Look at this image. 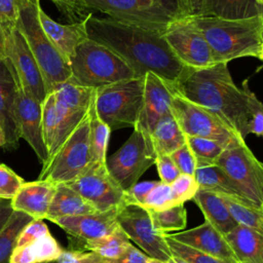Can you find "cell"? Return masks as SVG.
I'll list each match as a JSON object with an SVG mask.
<instances>
[{"label": "cell", "mask_w": 263, "mask_h": 263, "mask_svg": "<svg viewBox=\"0 0 263 263\" xmlns=\"http://www.w3.org/2000/svg\"><path fill=\"white\" fill-rule=\"evenodd\" d=\"M86 33L88 38L118 54L137 77L151 72L177 86L193 70L176 58L162 32L90 13L86 18Z\"/></svg>", "instance_id": "1"}, {"label": "cell", "mask_w": 263, "mask_h": 263, "mask_svg": "<svg viewBox=\"0 0 263 263\" xmlns=\"http://www.w3.org/2000/svg\"><path fill=\"white\" fill-rule=\"evenodd\" d=\"M176 89L189 101L218 115L243 140L249 135V97L238 88L226 63L192 70Z\"/></svg>", "instance_id": "2"}, {"label": "cell", "mask_w": 263, "mask_h": 263, "mask_svg": "<svg viewBox=\"0 0 263 263\" xmlns=\"http://www.w3.org/2000/svg\"><path fill=\"white\" fill-rule=\"evenodd\" d=\"M190 20L208 41L215 64L243 57L258 58L263 43V17L226 20L199 15Z\"/></svg>", "instance_id": "3"}, {"label": "cell", "mask_w": 263, "mask_h": 263, "mask_svg": "<svg viewBox=\"0 0 263 263\" xmlns=\"http://www.w3.org/2000/svg\"><path fill=\"white\" fill-rule=\"evenodd\" d=\"M69 63L71 78L93 89L137 78L134 70L118 54L88 37L76 47Z\"/></svg>", "instance_id": "4"}, {"label": "cell", "mask_w": 263, "mask_h": 263, "mask_svg": "<svg viewBox=\"0 0 263 263\" xmlns=\"http://www.w3.org/2000/svg\"><path fill=\"white\" fill-rule=\"evenodd\" d=\"M39 4L40 0H20V18L16 27L24 35L39 66L49 93L55 85L70 79L72 72L69 61L52 44L40 25Z\"/></svg>", "instance_id": "5"}, {"label": "cell", "mask_w": 263, "mask_h": 263, "mask_svg": "<svg viewBox=\"0 0 263 263\" xmlns=\"http://www.w3.org/2000/svg\"><path fill=\"white\" fill-rule=\"evenodd\" d=\"M144 84L145 76L96 89V111L111 130L137 124L143 106Z\"/></svg>", "instance_id": "6"}, {"label": "cell", "mask_w": 263, "mask_h": 263, "mask_svg": "<svg viewBox=\"0 0 263 263\" xmlns=\"http://www.w3.org/2000/svg\"><path fill=\"white\" fill-rule=\"evenodd\" d=\"M88 10L108 17L164 32L171 23L182 18L174 0H82Z\"/></svg>", "instance_id": "7"}, {"label": "cell", "mask_w": 263, "mask_h": 263, "mask_svg": "<svg viewBox=\"0 0 263 263\" xmlns=\"http://www.w3.org/2000/svg\"><path fill=\"white\" fill-rule=\"evenodd\" d=\"M91 163L88 110L53 158L42 166L38 180L49 181L55 185L67 184L78 178Z\"/></svg>", "instance_id": "8"}, {"label": "cell", "mask_w": 263, "mask_h": 263, "mask_svg": "<svg viewBox=\"0 0 263 263\" xmlns=\"http://www.w3.org/2000/svg\"><path fill=\"white\" fill-rule=\"evenodd\" d=\"M156 156L151 137L135 126L126 142L106 159V165L112 178L126 191L155 163Z\"/></svg>", "instance_id": "9"}, {"label": "cell", "mask_w": 263, "mask_h": 263, "mask_svg": "<svg viewBox=\"0 0 263 263\" xmlns=\"http://www.w3.org/2000/svg\"><path fill=\"white\" fill-rule=\"evenodd\" d=\"M216 164L257 208L263 205V162L256 158L243 139L237 138L228 144Z\"/></svg>", "instance_id": "10"}, {"label": "cell", "mask_w": 263, "mask_h": 263, "mask_svg": "<svg viewBox=\"0 0 263 263\" xmlns=\"http://www.w3.org/2000/svg\"><path fill=\"white\" fill-rule=\"evenodd\" d=\"M171 111L185 136L215 140L224 146L241 138L218 115L189 101L175 86L173 87Z\"/></svg>", "instance_id": "11"}, {"label": "cell", "mask_w": 263, "mask_h": 263, "mask_svg": "<svg viewBox=\"0 0 263 263\" xmlns=\"http://www.w3.org/2000/svg\"><path fill=\"white\" fill-rule=\"evenodd\" d=\"M163 38L184 66L196 70L215 65L208 41L190 17L178 18L171 23L163 32Z\"/></svg>", "instance_id": "12"}, {"label": "cell", "mask_w": 263, "mask_h": 263, "mask_svg": "<svg viewBox=\"0 0 263 263\" xmlns=\"http://www.w3.org/2000/svg\"><path fill=\"white\" fill-rule=\"evenodd\" d=\"M117 223L124 233L150 258L167 262L173 255L162 232L152 224L149 212L138 204L123 203L117 210Z\"/></svg>", "instance_id": "13"}, {"label": "cell", "mask_w": 263, "mask_h": 263, "mask_svg": "<svg viewBox=\"0 0 263 263\" xmlns=\"http://www.w3.org/2000/svg\"><path fill=\"white\" fill-rule=\"evenodd\" d=\"M13 77L15 86L16 118L21 139H24L35 152L40 163L44 165L48 154L42 135V106L25 87L12 63L5 60Z\"/></svg>", "instance_id": "14"}, {"label": "cell", "mask_w": 263, "mask_h": 263, "mask_svg": "<svg viewBox=\"0 0 263 263\" xmlns=\"http://www.w3.org/2000/svg\"><path fill=\"white\" fill-rule=\"evenodd\" d=\"M66 185L92 203L99 212L118 209L124 203V190L112 178L106 163L92 162L84 173Z\"/></svg>", "instance_id": "15"}, {"label": "cell", "mask_w": 263, "mask_h": 263, "mask_svg": "<svg viewBox=\"0 0 263 263\" xmlns=\"http://www.w3.org/2000/svg\"><path fill=\"white\" fill-rule=\"evenodd\" d=\"M6 33V59H8L27 90L42 104L47 90L39 66L17 27L5 31Z\"/></svg>", "instance_id": "16"}, {"label": "cell", "mask_w": 263, "mask_h": 263, "mask_svg": "<svg viewBox=\"0 0 263 263\" xmlns=\"http://www.w3.org/2000/svg\"><path fill=\"white\" fill-rule=\"evenodd\" d=\"M117 210L75 217H59L49 221L60 226L69 235V240L86 241L105 237L119 228Z\"/></svg>", "instance_id": "17"}, {"label": "cell", "mask_w": 263, "mask_h": 263, "mask_svg": "<svg viewBox=\"0 0 263 263\" xmlns=\"http://www.w3.org/2000/svg\"><path fill=\"white\" fill-rule=\"evenodd\" d=\"M173 87L154 73L145 74L143 106L136 127L151 137L158 120L171 112Z\"/></svg>", "instance_id": "18"}, {"label": "cell", "mask_w": 263, "mask_h": 263, "mask_svg": "<svg viewBox=\"0 0 263 263\" xmlns=\"http://www.w3.org/2000/svg\"><path fill=\"white\" fill-rule=\"evenodd\" d=\"M167 235L179 242L214 257L239 263L225 236L208 221L192 229L177 233H167Z\"/></svg>", "instance_id": "19"}, {"label": "cell", "mask_w": 263, "mask_h": 263, "mask_svg": "<svg viewBox=\"0 0 263 263\" xmlns=\"http://www.w3.org/2000/svg\"><path fill=\"white\" fill-rule=\"evenodd\" d=\"M55 189V184L45 180L25 182L10 199L11 206L35 220L46 219Z\"/></svg>", "instance_id": "20"}, {"label": "cell", "mask_w": 263, "mask_h": 263, "mask_svg": "<svg viewBox=\"0 0 263 263\" xmlns=\"http://www.w3.org/2000/svg\"><path fill=\"white\" fill-rule=\"evenodd\" d=\"M0 120L5 133L3 148L8 151L15 150L21 139L16 118L15 86L5 60L0 61Z\"/></svg>", "instance_id": "21"}, {"label": "cell", "mask_w": 263, "mask_h": 263, "mask_svg": "<svg viewBox=\"0 0 263 263\" xmlns=\"http://www.w3.org/2000/svg\"><path fill=\"white\" fill-rule=\"evenodd\" d=\"M38 18L40 25L52 42V44L70 61L76 47L87 38L86 18L79 23H70L63 25L50 18L42 9L41 4L38 6Z\"/></svg>", "instance_id": "22"}, {"label": "cell", "mask_w": 263, "mask_h": 263, "mask_svg": "<svg viewBox=\"0 0 263 263\" xmlns=\"http://www.w3.org/2000/svg\"><path fill=\"white\" fill-rule=\"evenodd\" d=\"M194 178L196 179L200 189L210 190L218 194L233 198L243 205L257 208L251 200L247 198L243 192L224 172V170L216 163L197 166L194 173Z\"/></svg>", "instance_id": "23"}, {"label": "cell", "mask_w": 263, "mask_h": 263, "mask_svg": "<svg viewBox=\"0 0 263 263\" xmlns=\"http://www.w3.org/2000/svg\"><path fill=\"white\" fill-rule=\"evenodd\" d=\"M193 200L201 210L205 221L210 222L223 235H226L238 225L220 194L199 188Z\"/></svg>", "instance_id": "24"}, {"label": "cell", "mask_w": 263, "mask_h": 263, "mask_svg": "<svg viewBox=\"0 0 263 263\" xmlns=\"http://www.w3.org/2000/svg\"><path fill=\"white\" fill-rule=\"evenodd\" d=\"M96 206L66 184H58L49 205L47 220L59 217H75L96 214Z\"/></svg>", "instance_id": "25"}, {"label": "cell", "mask_w": 263, "mask_h": 263, "mask_svg": "<svg viewBox=\"0 0 263 263\" xmlns=\"http://www.w3.org/2000/svg\"><path fill=\"white\" fill-rule=\"evenodd\" d=\"M239 263H263V236L249 227L238 224L224 235Z\"/></svg>", "instance_id": "26"}, {"label": "cell", "mask_w": 263, "mask_h": 263, "mask_svg": "<svg viewBox=\"0 0 263 263\" xmlns=\"http://www.w3.org/2000/svg\"><path fill=\"white\" fill-rule=\"evenodd\" d=\"M51 92L58 108L69 113H78L89 110L96 89L83 86L70 77L67 81L55 85Z\"/></svg>", "instance_id": "27"}, {"label": "cell", "mask_w": 263, "mask_h": 263, "mask_svg": "<svg viewBox=\"0 0 263 263\" xmlns=\"http://www.w3.org/2000/svg\"><path fill=\"white\" fill-rule=\"evenodd\" d=\"M201 15L226 20L263 17V5L257 0H205Z\"/></svg>", "instance_id": "28"}, {"label": "cell", "mask_w": 263, "mask_h": 263, "mask_svg": "<svg viewBox=\"0 0 263 263\" xmlns=\"http://www.w3.org/2000/svg\"><path fill=\"white\" fill-rule=\"evenodd\" d=\"M64 250L50 234L23 247H15L9 263H49L54 262Z\"/></svg>", "instance_id": "29"}, {"label": "cell", "mask_w": 263, "mask_h": 263, "mask_svg": "<svg viewBox=\"0 0 263 263\" xmlns=\"http://www.w3.org/2000/svg\"><path fill=\"white\" fill-rule=\"evenodd\" d=\"M156 154H172L186 143V136L180 128L172 111L163 115L151 134Z\"/></svg>", "instance_id": "30"}, {"label": "cell", "mask_w": 263, "mask_h": 263, "mask_svg": "<svg viewBox=\"0 0 263 263\" xmlns=\"http://www.w3.org/2000/svg\"><path fill=\"white\" fill-rule=\"evenodd\" d=\"M69 241L70 249L91 251L97 253L107 261L119 258L130 243L128 236L120 227L113 233L99 239L86 241Z\"/></svg>", "instance_id": "31"}, {"label": "cell", "mask_w": 263, "mask_h": 263, "mask_svg": "<svg viewBox=\"0 0 263 263\" xmlns=\"http://www.w3.org/2000/svg\"><path fill=\"white\" fill-rule=\"evenodd\" d=\"M110 133V127L99 117L96 111L93 99L89 108V143L92 162L106 163Z\"/></svg>", "instance_id": "32"}, {"label": "cell", "mask_w": 263, "mask_h": 263, "mask_svg": "<svg viewBox=\"0 0 263 263\" xmlns=\"http://www.w3.org/2000/svg\"><path fill=\"white\" fill-rule=\"evenodd\" d=\"M32 220V217L23 212H12L8 221L0 230V263H9L10 255L16 247L20 233Z\"/></svg>", "instance_id": "33"}, {"label": "cell", "mask_w": 263, "mask_h": 263, "mask_svg": "<svg viewBox=\"0 0 263 263\" xmlns=\"http://www.w3.org/2000/svg\"><path fill=\"white\" fill-rule=\"evenodd\" d=\"M148 211V210H147ZM153 227L162 233L182 230L187 225V214L184 203H179L163 211H148Z\"/></svg>", "instance_id": "34"}, {"label": "cell", "mask_w": 263, "mask_h": 263, "mask_svg": "<svg viewBox=\"0 0 263 263\" xmlns=\"http://www.w3.org/2000/svg\"><path fill=\"white\" fill-rule=\"evenodd\" d=\"M186 143L196 158L197 166L215 164L226 148V146L215 140L201 137L186 136Z\"/></svg>", "instance_id": "35"}, {"label": "cell", "mask_w": 263, "mask_h": 263, "mask_svg": "<svg viewBox=\"0 0 263 263\" xmlns=\"http://www.w3.org/2000/svg\"><path fill=\"white\" fill-rule=\"evenodd\" d=\"M221 196L224 198L231 215L238 224L249 227L263 236V210L243 205L233 198L224 195Z\"/></svg>", "instance_id": "36"}, {"label": "cell", "mask_w": 263, "mask_h": 263, "mask_svg": "<svg viewBox=\"0 0 263 263\" xmlns=\"http://www.w3.org/2000/svg\"><path fill=\"white\" fill-rule=\"evenodd\" d=\"M41 106H42V135H43L44 144L47 149V154H49L55 142V138L58 134V125H59L55 99L52 92L47 93Z\"/></svg>", "instance_id": "37"}, {"label": "cell", "mask_w": 263, "mask_h": 263, "mask_svg": "<svg viewBox=\"0 0 263 263\" xmlns=\"http://www.w3.org/2000/svg\"><path fill=\"white\" fill-rule=\"evenodd\" d=\"M165 241L172 252L173 255L179 256L186 260L189 263H237V262H230L226 260H222L220 258L214 257L201 251H198L192 247L179 242L167 235V233H163Z\"/></svg>", "instance_id": "38"}, {"label": "cell", "mask_w": 263, "mask_h": 263, "mask_svg": "<svg viewBox=\"0 0 263 263\" xmlns=\"http://www.w3.org/2000/svg\"><path fill=\"white\" fill-rule=\"evenodd\" d=\"M177 204L179 203L174 197L171 185L159 181L158 184L148 193L142 206L148 211L159 212Z\"/></svg>", "instance_id": "39"}, {"label": "cell", "mask_w": 263, "mask_h": 263, "mask_svg": "<svg viewBox=\"0 0 263 263\" xmlns=\"http://www.w3.org/2000/svg\"><path fill=\"white\" fill-rule=\"evenodd\" d=\"M171 187L174 197L178 203H184L187 200L193 199L194 195L199 189V185L194 176L186 174H181L171 184Z\"/></svg>", "instance_id": "40"}, {"label": "cell", "mask_w": 263, "mask_h": 263, "mask_svg": "<svg viewBox=\"0 0 263 263\" xmlns=\"http://www.w3.org/2000/svg\"><path fill=\"white\" fill-rule=\"evenodd\" d=\"M249 97V134H254L263 138V103L258 100L255 93L249 88L248 81L242 83Z\"/></svg>", "instance_id": "41"}, {"label": "cell", "mask_w": 263, "mask_h": 263, "mask_svg": "<svg viewBox=\"0 0 263 263\" xmlns=\"http://www.w3.org/2000/svg\"><path fill=\"white\" fill-rule=\"evenodd\" d=\"M58 8L60 13L71 23L84 21L91 12L88 10L82 0H50Z\"/></svg>", "instance_id": "42"}, {"label": "cell", "mask_w": 263, "mask_h": 263, "mask_svg": "<svg viewBox=\"0 0 263 263\" xmlns=\"http://www.w3.org/2000/svg\"><path fill=\"white\" fill-rule=\"evenodd\" d=\"M24 179L16 175L10 167L4 163H0V197L11 199L22 185Z\"/></svg>", "instance_id": "43"}, {"label": "cell", "mask_w": 263, "mask_h": 263, "mask_svg": "<svg viewBox=\"0 0 263 263\" xmlns=\"http://www.w3.org/2000/svg\"><path fill=\"white\" fill-rule=\"evenodd\" d=\"M170 156L172 157L173 161L175 162L181 174L194 176L195 170L197 167V162L193 152L191 151L187 143H185L179 149L170 154Z\"/></svg>", "instance_id": "44"}, {"label": "cell", "mask_w": 263, "mask_h": 263, "mask_svg": "<svg viewBox=\"0 0 263 263\" xmlns=\"http://www.w3.org/2000/svg\"><path fill=\"white\" fill-rule=\"evenodd\" d=\"M54 263H108V261L91 251L69 249L64 250Z\"/></svg>", "instance_id": "45"}, {"label": "cell", "mask_w": 263, "mask_h": 263, "mask_svg": "<svg viewBox=\"0 0 263 263\" xmlns=\"http://www.w3.org/2000/svg\"><path fill=\"white\" fill-rule=\"evenodd\" d=\"M48 233L49 230L43 220L33 219L29 224L25 226V228L20 233L16 240V247H23L32 243L33 241L43 237Z\"/></svg>", "instance_id": "46"}, {"label": "cell", "mask_w": 263, "mask_h": 263, "mask_svg": "<svg viewBox=\"0 0 263 263\" xmlns=\"http://www.w3.org/2000/svg\"><path fill=\"white\" fill-rule=\"evenodd\" d=\"M20 18L17 0H0V25L5 31L16 27Z\"/></svg>", "instance_id": "47"}, {"label": "cell", "mask_w": 263, "mask_h": 263, "mask_svg": "<svg viewBox=\"0 0 263 263\" xmlns=\"http://www.w3.org/2000/svg\"><path fill=\"white\" fill-rule=\"evenodd\" d=\"M155 164L160 181L164 184L171 185L181 175L179 168L168 154H158L156 156Z\"/></svg>", "instance_id": "48"}, {"label": "cell", "mask_w": 263, "mask_h": 263, "mask_svg": "<svg viewBox=\"0 0 263 263\" xmlns=\"http://www.w3.org/2000/svg\"><path fill=\"white\" fill-rule=\"evenodd\" d=\"M159 181L138 182L128 190L124 191V203H133L143 205L148 193L158 184Z\"/></svg>", "instance_id": "49"}, {"label": "cell", "mask_w": 263, "mask_h": 263, "mask_svg": "<svg viewBox=\"0 0 263 263\" xmlns=\"http://www.w3.org/2000/svg\"><path fill=\"white\" fill-rule=\"evenodd\" d=\"M181 17L199 16L202 14L205 0H174Z\"/></svg>", "instance_id": "50"}, {"label": "cell", "mask_w": 263, "mask_h": 263, "mask_svg": "<svg viewBox=\"0 0 263 263\" xmlns=\"http://www.w3.org/2000/svg\"><path fill=\"white\" fill-rule=\"evenodd\" d=\"M150 257L137 248H135L132 243L127 247L124 253L117 259L108 261V263H148Z\"/></svg>", "instance_id": "51"}, {"label": "cell", "mask_w": 263, "mask_h": 263, "mask_svg": "<svg viewBox=\"0 0 263 263\" xmlns=\"http://www.w3.org/2000/svg\"><path fill=\"white\" fill-rule=\"evenodd\" d=\"M13 209L10 203V199H0V230L8 221L9 217L11 216Z\"/></svg>", "instance_id": "52"}, {"label": "cell", "mask_w": 263, "mask_h": 263, "mask_svg": "<svg viewBox=\"0 0 263 263\" xmlns=\"http://www.w3.org/2000/svg\"><path fill=\"white\" fill-rule=\"evenodd\" d=\"M0 59L6 60V33L0 25Z\"/></svg>", "instance_id": "53"}, {"label": "cell", "mask_w": 263, "mask_h": 263, "mask_svg": "<svg viewBox=\"0 0 263 263\" xmlns=\"http://www.w3.org/2000/svg\"><path fill=\"white\" fill-rule=\"evenodd\" d=\"M166 263H189V262H187L186 260H184L183 258H181V257H179V256L172 255V256L170 257V259L167 260Z\"/></svg>", "instance_id": "54"}, {"label": "cell", "mask_w": 263, "mask_h": 263, "mask_svg": "<svg viewBox=\"0 0 263 263\" xmlns=\"http://www.w3.org/2000/svg\"><path fill=\"white\" fill-rule=\"evenodd\" d=\"M4 145H5V133H4L3 124L0 120V148L4 147Z\"/></svg>", "instance_id": "55"}, {"label": "cell", "mask_w": 263, "mask_h": 263, "mask_svg": "<svg viewBox=\"0 0 263 263\" xmlns=\"http://www.w3.org/2000/svg\"><path fill=\"white\" fill-rule=\"evenodd\" d=\"M148 263H166V262H163V261H160V260H157V259H153V258H150Z\"/></svg>", "instance_id": "56"}, {"label": "cell", "mask_w": 263, "mask_h": 263, "mask_svg": "<svg viewBox=\"0 0 263 263\" xmlns=\"http://www.w3.org/2000/svg\"><path fill=\"white\" fill-rule=\"evenodd\" d=\"M258 59H260V60L263 62V43H262V45H261V49H260V52H259Z\"/></svg>", "instance_id": "57"}, {"label": "cell", "mask_w": 263, "mask_h": 263, "mask_svg": "<svg viewBox=\"0 0 263 263\" xmlns=\"http://www.w3.org/2000/svg\"><path fill=\"white\" fill-rule=\"evenodd\" d=\"M257 1H258L260 4H262V5H263V0H257Z\"/></svg>", "instance_id": "58"}, {"label": "cell", "mask_w": 263, "mask_h": 263, "mask_svg": "<svg viewBox=\"0 0 263 263\" xmlns=\"http://www.w3.org/2000/svg\"><path fill=\"white\" fill-rule=\"evenodd\" d=\"M242 263H254V262H242Z\"/></svg>", "instance_id": "59"}, {"label": "cell", "mask_w": 263, "mask_h": 263, "mask_svg": "<svg viewBox=\"0 0 263 263\" xmlns=\"http://www.w3.org/2000/svg\"><path fill=\"white\" fill-rule=\"evenodd\" d=\"M49 263H54V262H49Z\"/></svg>", "instance_id": "60"}, {"label": "cell", "mask_w": 263, "mask_h": 263, "mask_svg": "<svg viewBox=\"0 0 263 263\" xmlns=\"http://www.w3.org/2000/svg\"><path fill=\"white\" fill-rule=\"evenodd\" d=\"M0 61H2V60H1V59H0Z\"/></svg>", "instance_id": "61"}, {"label": "cell", "mask_w": 263, "mask_h": 263, "mask_svg": "<svg viewBox=\"0 0 263 263\" xmlns=\"http://www.w3.org/2000/svg\"><path fill=\"white\" fill-rule=\"evenodd\" d=\"M0 199H1V197H0Z\"/></svg>", "instance_id": "62"}, {"label": "cell", "mask_w": 263, "mask_h": 263, "mask_svg": "<svg viewBox=\"0 0 263 263\" xmlns=\"http://www.w3.org/2000/svg\"><path fill=\"white\" fill-rule=\"evenodd\" d=\"M17 1H20V0H17Z\"/></svg>", "instance_id": "63"}]
</instances>
